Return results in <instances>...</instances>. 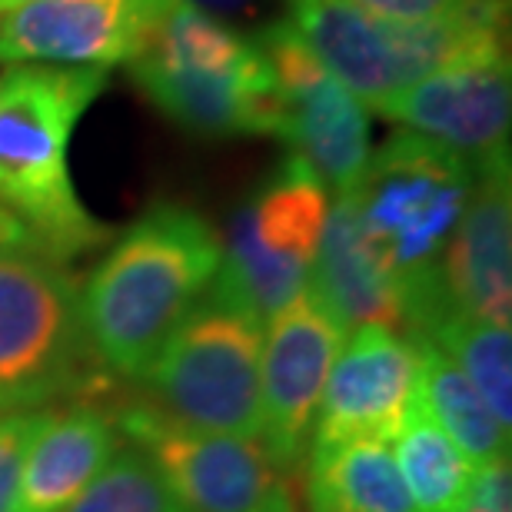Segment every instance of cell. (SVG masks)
<instances>
[{"label": "cell", "instance_id": "4316f807", "mask_svg": "<svg viewBox=\"0 0 512 512\" xmlns=\"http://www.w3.org/2000/svg\"><path fill=\"white\" fill-rule=\"evenodd\" d=\"M260 512H296V509H293V499H290V493H286V489H283V493H280V496H273L270 503H266Z\"/></svg>", "mask_w": 512, "mask_h": 512}, {"label": "cell", "instance_id": "484cf974", "mask_svg": "<svg viewBox=\"0 0 512 512\" xmlns=\"http://www.w3.org/2000/svg\"><path fill=\"white\" fill-rule=\"evenodd\" d=\"M207 14H223V17H250L256 10V0H190Z\"/></svg>", "mask_w": 512, "mask_h": 512}, {"label": "cell", "instance_id": "ffe728a7", "mask_svg": "<svg viewBox=\"0 0 512 512\" xmlns=\"http://www.w3.org/2000/svg\"><path fill=\"white\" fill-rule=\"evenodd\" d=\"M419 350V403L436 419L473 466L496 463L509 456V433L489 413L486 399L466 380L463 370L433 343L409 336Z\"/></svg>", "mask_w": 512, "mask_h": 512}, {"label": "cell", "instance_id": "8992f818", "mask_svg": "<svg viewBox=\"0 0 512 512\" xmlns=\"http://www.w3.org/2000/svg\"><path fill=\"white\" fill-rule=\"evenodd\" d=\"M346 343V326L303 286L263 326L260 360V443L286 473L310 453L326 376Z\"/></svg>", "mask_w": 512, "mask_h": 512}, {"label": "cell", "instance_id": "52a82bcc", "mask_svg": "<svg viewBox=\"0 0 512 512\" xmlns=\"http://www.w3.org/2000/svg\"><path fill=\"white\" fill-rule=\"evenodd\" d=\"M114 426L153 459L183 512H260L286 489L260 439L180 426L150 403L120 409Z\"/></svg>", "mask_w": 512, "mask_h": 512}, {"label": "cell", "instance_id": "cb8c5ba5", "mask_svg": "<svg viewBox=\"0 0 512 512\" xmlns=\"http://www.w3.org/2000/svg\"><path fill=\"white\" fill-rule=\"evenodd\" d=\"M509 456L496 463L476 466L473 489H469V503L463 512H512L509 509Z\"/></svg>", "mask_w": 512, "mask_h": 512}, {"label": "cell", "instance_id": "e0dca14e", "mask_svg": "<svg viewBox=\"0 0 512 512\" xmlns=\"http://www.w3.org/2000/svg\"><path fill=\"white\" fill-rule=\"evenodd\" d=\"M406 336L433 343L453 360L476 393L486 399L489 413L509 433L512 423V330L489 323L463 310H453L449 300H436L406 326Z\"/></svg>", "mask_w": 512, "mask_h": 512}, {"label": "cell", "instance_id": "30bf717a", "mask_svg": "<svg viewBox=\"0 0 512 512\" xmlns=\"http://www.w3.org/2000/svg\"><path fill=\"white\" fill-rule=\"evenodd\" d=\"M383 117L456 150L473 167L509 153L512 80L506 64L439 70L376 104Z\"/></svg>", "mask_w": 512, "mask_h": 512}, {"label": "cell", "instance_id": "5b68a950", "mask_svg": "<svg viewBox=\"0 0 512 512\" xmlns=\"http://www.w3.org/2000/svg\"><path fill=\"white\" fill-rule=\"evenodd\" d=\"M87 353L74 276L34 247H0V409L74 393Z\"/></svg>", "mask_w": 512, "mask_h": 512}, {"label": "cell", "instance_id": "603a6c76", "mask_svg": "<svg viewBox=\"0 0 512 512\" xmlns=\"http://www.w3.org/2000/svg\"><path fill=\"white\" fill-rule=\"evenodd\" d=\"M34 413L24 409H0V512L14 509L17 483H20V466H24L27 439L34 433Z\"/></svg>", "mask_w": 512, "mask_h": 512}, {"label": "cell", "instance_id": "5bb4252c", "mask_svg": "<svg viewBox=\"0 0 512 512\" xmlns=\"http://www.w3.org/2000/svg\"><path fill=\"white\" fill-rule=\"evenodd\" d=\"M306 286L346 330L350 326L403 330V283L363 237L350 197H336V207L326 217Z\"/></svg>", "mask_w": 512, "mask_h": 512}, {"label": "cell", "instance_id": "ba28073f", "mask_svg": "<svg viewBox=\"0 0 512 512\" xmlns=\"http://www.w3.org/2000/svg\"><path fill=\"white\" fill-rule=\"evenodd\" d=\"M419 389V350L386 326H360L336 353L316 413L310 453L356 439L393 443ZM306 453V456H310Z\"/></svg>", "mask_w": 512, "mask_h": 512}, {"label": "cell", "instance_id": "7402d4cb", "mask_svg": "<svg viewBox=\"0 0 512 512\" xmlns=\"http://www.w3.org/2000/svg\"><path fill=\"white\" fill-rule=\"evenodd\" d=\"M67 512H183V506L153 459L137 446H124Z\"/></svg>", "mask_w": 512, "mask_h": 512}, {"label": "cell", "instance_id": "ac0fdd59", "mask_svg": "<svg viewBox=\"0 0 512 512\" xmlns=\"http://www.w3.org/2000/svg\"><path fill=\"white\" fill-rule=\"evenodd\" d=\"M306 459L313 512H416L393 446L383 439H356Z\"/></svg>", "mask_w": 512, "mask_h": 512}, {"label": "cell", "instance_id": "3957f363", "mask_svg": "<svg viewBox=\"0 0 512 512\" xmlns=\"http://www.w3.org/2000/svg\"><path fill=\"white\" fill-rule=\"evenodd\" d=\"M263 326L207 290L140 376L150 406L203 433L260 439Z\"/></svg>", "mask_w": 512, "mask_h": 512}, {"label": "cell", "instance_id": "4fadbf2b", "mask_svg": "<svg viewBox=\"0 0 512 512\" xmlns=\"http://www.w3.org/2000/svg\"><path fill=\"white\" fill-rule=\"evenodd\" d=\"M117 449V426L104 409H40L10 512H67Z\"/></svg>", "mask_w": 512, "mask_h": 512}, {"label": "cell", "instance_id": "d6986e66", "mask_svg": "<svg viewBox=\"0 0 512 512\" xmlns=\"http://www.w3.org/2000/svg\"><path fill=\"white\" fill-rule=\"evenodd\" d=\"M247 217L253 237L266 250L310 270L330 217L323 180L290 153L276 177L256 193L253 203H247Z\"/></svg>", "mask_w": 512, "mask_h": 512}, {"label": "cell", "instance_id": "44dd1931", "mask_svg": "<svg viewBox=\"0 0 512 512\" xmlns=\"http://www.w3.org/2000/svg\"><path fill=\"white\" fill-rule=\"evenodd\" d=\"M396 466L413 496L416 512H463L473 489L476 466L459 453L426 406L413 399L403 426L396 429Z\"/></svg>", "mask_w": 512, "mask_h": 512}, {"label": "cell", "instance_id": "2e32d148", "mask_svg": "<svg viewBox=\"0 0 512 512\" xmlns=\"http://www.w3.org/2000/svg\"><path fill=\"white\" fill-rule=\"evenodd\" d=\"M280 100L283 120L276 137L290 143L323 187L336 190V197L353 193L370 163V117L360 100L330 74Z\"/></svg>", "mask_w": 512, "mask_h": 512}, {"label": "cell", "instance_id": "83f0119b", "mask_svg": "<svg viewBox=\"0 0 512 512\" xmlns=\"http://www.w3.org/2000/svg\"><path fill=\"white\" fill-rule=\"evenodd\" d=\"M24 4H34V0H0V14H7V10H14V7H24Z\"/></svg>", "mask_w": 512, "mask_h": 512}, {"label": "cell", "instance_id": "9a60e30c", "mask_svg": "<svg viewBox=\"0 0 512 512\" xmlns=\"http://www.w3.org/2000/svg\"><path fill=\"white\" fill-rule=\"evenodd\" d=\"M290 24L326 67V74L360 104L376 107L383 97L403 90L386 17L370 14L353 0H293Z\"/></svg>", "mask_w": 512, "mask_h": 512}, {"label": "cell", "instance_id": "277c9868", "mask_svg": "<svg viewBox=\"0 0 512 512\" xmlns=\"http://www.w3.org/2000/svg\"><path fill=\"white\" fill-rule=\"evenodd\" d=\"M476 167L413 130L396 133L346 193L356 223L399 283L436 270L473 190Z\"/></svg>", "mask_w": 512, "mask_h": 512}, {"label": "cell", "instance_id": "8fae6325", "mask_svg": "<svg viewBox=\"0 0 512 512\" xmlns=\"http://www.w3.org/2000/svg\"><path fill=\"white\" fill-rule=\"evenodd\" d=\"M453 310L509 326L512 316V190L509 153L476 167L473 190L436 263Z\"/></svg>", "mask_w": 512, "mask_h": 512}, {"label": "cell", "instance_id": "7a4b0ae2", "mask_svg": "<svg viewBox=\"0 0 512 512\" xmlns=\"http://www.w3.org/2000/svg\"><path fill=\"white\" fill-rule=\"evenodd\" d=\"M104 87L107 77L97 67L20 64L0 74V207L54 260L107 240L67 170L77 120Z\"/></svg>", "mask_w": 512, "mask_h": 512}, {"label": "cell", "instance_id": "9c48e42d", "mask_svg": "<svg viewBox=\"0 0 512 512\" xmlns=\"http://www.w3.org/2000/svg\"><path fill=\"white\" fill-rule=\"evenodd\" d=\"M163 7L167 0H34L0 17V64H130Z\"/></svg>", "mask_w": 512, "mask_h": 512}, {"label": "cell", "instance_id": "d4e9b609", "mask_svg": "<svg viewBox=\"0 0 512 512\" xmlns=\"http://www.w3.org/2000/svg\"><path fill=\"white\" fill-rule=\"evenodd\" d=\"M0 247H34L37 250V243L24 230V223H20L14 213H7L4 207H0ZM40 253H44V250H40Z\"/></svg>", "mask_w": 512, "mask_h": 512}, {"label": "cell", "instance_id": "6da1fadb", "mask_svg": "<svg viewBox=\"0 0 512 512\" xmlns=\"http://www.w3.org/2000/svg\"><path fill=\"white\" fill-rule=\"evenodd\" d=\"M220 253L217 233L200 213L177 203L143 213L80 290L90 353L117 376L140 380L170 333L207 296Z\"/></svg>", "mask_w": 512, "mask_h": 512}, {"label": "cell", "instance_id": "7c38bea8", "mask_svg": "<svg viewBox=\"0 0 512 512\" xmlns=\"http://www.w3.org/2000/svg\"><path fill=\"white\" fill-rule=\"evenodd\" d=\"M130 70L140 90L163 114L200 137H240V133L276 137L280 133L283 100L256 44L247 64L227 74L167 67L147 57L133 60Z\"/></svg>", "mask_w": 512, "mask_h": 512}]
</instances>
